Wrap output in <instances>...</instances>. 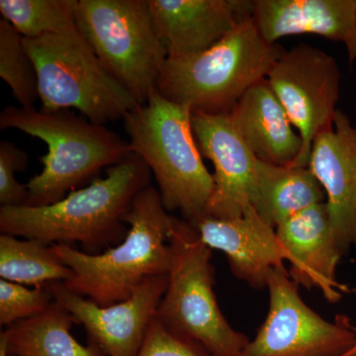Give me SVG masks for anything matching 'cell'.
I'll list each match as a JSON object with an SVG mask.
<instances>
[{
	"label": "cell",
	"instance_id": "cell-2",
	"mask_svg": "<svg viewBox=\"0 0 356 356\" xmlns=\"http://www.w3.org/2000/svg\"><path fill=\"white\" fill-rule=\"evenodd\" d=\"M128 233L123 242L99 254L70 245H51L54 254L74 271L63 282L70 291L99 306L128 299L144 281L168 274L172 261L170 238L172 216L159 189L147 185L136 194L126 215Z\"/></svg>",
	"mask_w": 356,
	"mask_h": 356
},
{
	"label": "cell",
	"instance_id": "cell-8",
	"mask_svg": "<svg viewBox=\"0 0 356 356\" xmlns=\"http://www.w3.org/2000/svg\"><path fill=\"white\" fill-rule=\"evenodd\" d=\"M76 25L104 69L145 104L168 60L149 0H79Z\"/></svg>",
	"mask_w": 356,
	"mask_h": 356
},
{
	"label": "cell",
	"instance_id": "cell-19",
	"mask_svg": "<svg viewBox=\"0 0 356 356\" xmlns=\"http://www.w3.org/2000/svg\"><path fill=\"white\" fill-rule=\"evenodd\" d=\"M323 202L324 189L310 168L257 161L252 207L273 229L297 213Z\"/></svg>",
	"mask_w": 356,
	"mask_h": 356
},
{
	"label": "cell",
	"instance_id": "cell-14",
	"mask_svg": "<svg viewBox=\"0 0 356 356\" xmlns=\"http://www.w3.org/2000/svg\"><path fill=\"white\" fill-rule=\"evenodd\" d=\"M149 4L168 58L209 50L254 10L250 0H149Z\"/></svg>",
	"mask_w": 356,
	"mask_h": 356
},
{
	"label": "cell",
	"instance_id": "cell-7",
	"mask_svg": "<svg viewBox=\"0 0 356 356\" xmlns=\"http://www.w3.org/2000/svg\"><path fill=\"white\" fill-rule=\"evenodd\" d=\"M23 42L38 74L41 110L76 109L89 121L104 126L123 120L139 106L104 69L79 29Z\"/></svg>",
	"mask_w": 356,
	"mask_h": 356
},
{
	"label": "cell",
	"instance_id": "cell-4",
	"mask_svg": "<svg viewBox=\"0 0 356 356\" xmlns=\"http://www.w3.org/2000/svg\"><path fill=\"white\" fill-rule=\"evenodd\" d=\"M192 114L156 88L123 118L131 151L154 173L166 211H179L188 222L205 214L214 189L194 137Z\"/></svg>",
	"mask_w": 356,
	"mask_h": 356
},
{
	"label": "cell",
	"instance_id": "cell-12",
	"mask_svg": "<svg viewBox=\"0 0 356 356\" xmlns=\"http://www.w3.org/2000/svg\"><path fill=\"white\" fill-rule=\"evenodd\" d=\"M192 128L199 151L215 168L214 189L204 215L216 219L242 217L254 203L259 159L229 113H193Z\"/></svg>",
	"mask_w": 356,
	"mask_h": 356
},
{
	"label": "cell",
	"instance_id": "cell-29",
	"mask_svg": "<svg viewBox=\"0 0 356 356\" xmlns=\"http://www.w3.org/2000/svg\"><path fill=\"white\" fill-rule=\"evenodd\" d=\"M355 332H356V327H355ZM343 356H356V341L355 346H353V348H351L350 351H348L346 355H344Z\"/></svg>",
	"mask_w": 356,
	"mask_h": 356
},
{
	"label": "cell",
	"instance_id": "cell-28",
	"mask_svg": "<svg viewBox=\"0 0 356 356\" xmlns=\"http://www.w3.org/2000/svg\"><path fill=\"white\" fill-rule=\"evenodd\" d=\"M0 356H9L7 353L6 346L2 343H0Z\"/></svg>",
	"mask_w": 356,
	"mask_h": 356
},
{
	"label": "cell",
	"instance_id": "cell-15",
	"mask_svg": "<svg viewBox=\"0 0 356 356\" xmlns=\"http://www.w3.org/2000/svg\"><path fill=\"white\" fill-rule=\"evenodd\" d=\"M191 224L211 250L226 254L234 275L254 289L266 288L271 269L286 270L284 261H294L275 229L262 221L252 206L235 219L203 215Z\"/></svg>",
	"mask_w": 356,
	"mask_h": 356
},
{
	"label": "cell",
	"instance_id": "cell-13",
	"mask_svg": "<svg viewBox=\"0 0 356 356\" xmlns=\"http://www.w3.org/2000/svg\"><path fill=\"white\" fill-rule=\"evenodd\" d=\"M308 168L324 189L332 233L344 254L356 245V126L341 110L314 140Z\"/></svg>",
	"mask_w": 356,
	"mask_h": 356
},
{
	"label": "cell",
	"instance_id": "cell-22",
	"mask_svg": "<svg viewBox=\"0 0 356 356\" xmlns=\"http://www.w3.org/2000/svg\"><path fill=\"white\" fill-rule=\"evenodd\" d=\"M79 0H0L3 19L26 39L77 29Z\"/></svg>",
	"mask_w": 356,
	"mask_h": 356
},
{
	"label": "cell",
	"instance_id": "cell-5",
	"mask_svg": "<svg viewBox=\"0 0 356 356\" xmlns=\"http://www.w3.org/2000/svg\"><path fill=\"white\" fill-rule=\"evenodd\" d=\"M284 51L266 43L250 17L209 50L168 58L156 89L192 113H229L248 88L266 79Z\"/></svg>",
	"mask_w": 356,
	"mask_h": 356
},
{
	"label": "cell",
	"instance_id": "cell-17",
	"mask_svg": "<svg viewBox=\"0 0 356 356\" xmlns=\"http://www.w3.org/2000/svg\"><path fill=\"white\" fill-rule=\"evenodd\" d=\"M229 114L259 161L291 165L298 158L301 137L266 79L248 88Z\"/></svg>",
	"mask_w": 356,
	"mask_h": 356
},
{
	"label": "cell",
	"instance_id": "cell-27",
	"mask_svg": "<svg viewBox=\"0 0 356 356\" xmlns=\"http://www.w3.org/2000/svg\"><path fill=\"white\" fill-rule=\"evenodd\" d=\"M348 51V60L350 63L356 62V11L355 21H353V28H351L350 35L343 42Z\"/></svg>",
	"mask_w": 356,
	"mask_h": 356
},
{
	"label": "cell",
	"instance_id": "cell-18",
	"mask_svg": "<svg viewBox=\"0 0 356 356\" xmlns=\"http://www.w3.org/2000/svg\"><path fill=\"white\" fill-rule=\"evenodd\" d=\"M356 0H254L252 20L266 43L314 34L343 42L355 21Z\"/></svg>",
	"mask_w": 356,
	"mask_h": 356
},
{
	"label": "cell",
	"instance_id": "cell-25",
	"mask_svg": "<svg viewBox=\"0 0 356 356\" xmlns=\"http://www.w3.org/2000/svg\"><path fill=\"white\" fill-rule=\"evenodd\" d=\"M29 165L28 154L8 140L0 143V204L1 207L27 206L29 192L27 185L16 180L18 172Z\"/></svg>",
	"mask_w": 356,
	"mask_h": 356
},
{
	"label": "cell",
	"instance_id": "cell-3",
	"mask_svg": "<svg viewBox=\"0 0 356 356\" xmlns=\"http://www.w3.org/2000/svg\"><path fill=\"white\" fill-rule=\"evenodd\" d=\"M0 129H16L48 146V154L40 158L43 170L26 184L31 207L58 202L132 154L128 140L118 134L70 110L7 106L0 113Z\"/></svg>",
	"mask_w": 356,
	"mask_h": 356
},
{
	"label": "cell",
	"instance_id": "cell-10",
	"mask_svg": "<svg viewBox=\"0 0 356 356\" xmlns=\"http://www.w3.org/2000/svg\"><path fill=\"white\" fill-rule=\"evenodd\" d=\"M269 86L298 130L302 149L293 166L308 168L312 145L334 124L341 72L334 57L310 44L284 51L266 76Z\"/></svg>",
	"mask_w": 356,
	"mask_h": 356
},
{
	"label": "cell",
	"instance_id": "cell-26",
	"mask_svg": "<svg viewBox=\"0 0 356 356\" xmlns=\"http://www.w3.org/2000/svg\"><path fill=\"white\" fill-rule=\"evenodd\" d=\"M135 356H210L197 344L178 337L156 318Z\"/></svg>",
	"mask_w": 356,
	"mask_h": 356
},
{
	"label": "cell",
	"instance_id": "cell-6",
	"mask_svg": "<svg viewBox=\"0 0 356 356\" xmlns=\"http://www.w3.org/2000/svg\"><path fill=\"white\" fill-rule=\"evenodd\" d=\"M168 243L172 261L156 320L210 356H238L250 339L232 327L218 304L212 250L191 222L175 216Z\"/></svg>",
	"mask_w": 356,
	"mask_h": 356
},
{
	"label": "cell",
	"instance_id": "cell-1",
	"mask_svg": "<svg viewBox=\"0 0 356 356\" xmlns=\"http://www.w3.org/2000/svg\"><path fill=\"white\" fill-rule=\"evenodd\" d=\"M152 172L140 156L130 154L107 168L88 186L41 207L0 208V232L47 245L79 243L83 252L99 254L123 242L126 215L138 192L149 185Z\"/></svg>",
	"mask_w": 356,
	"mask_h": 356
},
{
	"label": "cell",
	"instance_id": "cell-9",
	"mask_svg": "<svg viewBox=\"0 0 356 356\" xmlns=\"http://www.w3.org/2000/svg\"><path fill=\"white\" fill-rule=\"evenodd\" d=\"M269 310L257 336L238 356H343L356 341L346 316L325 320L302 300L287 270L267 276Z\"/></svg>",
	"mask_w": 356,
	"mask_h": 356
},
{
	"label": "cell",
	"instance_id": "cell-21",
	"mask_svg": "<svg viewBox=\"0 0 356 356\" xmlns=\"http://www.w3.org/2000/svg\"><path fill=\"white\" fill-rule=\"evenodd\" d=\"M74 271L54 254L51 245L36 240L0 235V277L24 286L44 287L72 280Z\"/></svg>",
	"mask_w": 356,
	"mask_h": 356
},
{
	"label": "cell",
	"instance_id": "cell-16",
	"mask_svg": "<svg viewBox=\"0 0 356 356\" xmlns=\"http://www.w3.org/2000/svg\"><path fill=\"white\" fill-rule=\"evenodd\" d=\"M275 231L294 259L289 275L295 284L318 288L331 303L350 292L348 286L337 280V266L343 254L332 233L325 202L297 213Z\"/></svg>",
	"mask_w": 356,
	"mask_h": 356
},
{
	"label": "cell",
	"instance_id": "cell-11",
	"mask_svg": "<svg viewBox=\"0 0 356 356\" xmlns=\"http://www.w3.org/2000/svg\"><path fill=\"white\" fill-rule=\"evenodd\" d=\"M168 276H153L142 283L128 299L99 306L70 291L63 282L46 286L54 300L83 325L89 343L104 356H135L144 343L149 325L168 287Z\"/></svg>",
	"mask_w": 356,
	"mask_h": 356
},
{
	"label": "cell",
	"instance_id": "cell-20",
	"mask_svg": "<svg viewBox=\"0 0 356 356\" xmlns=\"http://www.w3.org/2000/svg\"><path fill=\"white\" fill-rule=\"evenodd\" d=\"M76 318L54 300L43 313L6 327L0 343L9 356H104L93 344L83 346L70 334Z\"/></svg>",
	"mask_w": 356,
	"mask_h": 356
},
{
	"label": "cell",
	"instance_id": "cell-23",
	"mask_svg": "<svg viewBox=\"0 0 356 356\" xmlns=\"http://www.w3.org/2000/svg\"><path fill=\"white\" fill-rule=\"evenodd\" d=\"M0 77L20 107L31 108L39 99L38 74L23 37L8 21L0 20Z\"/></svg>",
	"mask_w": 356,
	"mask_h": 356
},
{
	"label": "cell",
	"instance_id": "cell-24",
	"mask_svg": "<svg viewBox=\"0 0 356 356\" xmlns=\"http://www.w3.org/2000/svg\"><path fill=\"white\" fill-rule=\"evenodd\" d=\"M54 302L47 286L30 289L24 285L0 280V325H9L36 317Z\"/></svg>",
	"mask_w": 356,
	"mask_h": 356
}]
</instances>
